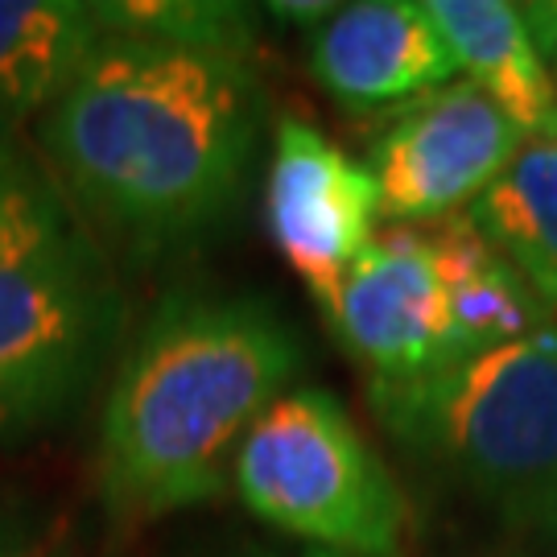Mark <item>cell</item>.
<instances>
[{
    "instance_id": "1",
    "label": "cell",
    "mask_w": 557,
    "mask_h": 557,
    "mask_svg": "<svg viewBox=\"0 0 557 557\" xmlns=\"http://www.w3.org/2000/svg\"><path fill=\"white\" fill-rule=\"evenodd\" d=\"M252 145L257 87L244 59L153 38L108 34L46 116V153L75 199L145 244L215 220Z\"/></svg>"
},
{
    "instance_id": "2",
    "label": "cell",
    "mask_w": 557,
    "mask_h": 557,
    "mask_svg": "<svg viewBox=\"0 0 557 557\" xmlns=\"http://www.w3.org/2000/svg\"><path fill=\"white\" fill-rule=\"evenodd\" d=\"M298 372V338L269 306L170 298L120 359L103 405V499L133 520L215 499Z\"/></svg>"
},
{
    "instance_id": "3",
    "label": "cell",
    "mask_w": 557,
    "mask_h": 557,
    "mask_svg": "<svg viewBox=\"0 0 557 557\" xmlns=\"http://www.w3.org/2000/svg\"><path fill=\"white\" fill-rule=\"evenodd\" d=\"M372 400L400 438L450 467L504 517L533 524L554 517L557 319Z\"/></svg>"
},
{
    "instance_id": "4",
    "label": "cell",
    "mask_w": 557,
    "mask_h": 557,
    "mask_svg": "<svg viewBox=\"0 0 557 557\" xmlns=\"http://www.w3.org/2000/svg\"><path fill=\"white\" fill-rule=\"evenodd\" d=\"M248 512L335 557H400L409 499L326 388L294 384L244 438L232 471Z\"/></svg>"
},
{
    "instance_id": "5",
    "label": "cell",
    "mask_w": 557,
    "mask_h": 557,
    "mask_svg": "<svg viewBox=\"0 0 557 557\" xmlns=\"http://www.w3.org/2000/svg\"><path fill=\"white\" fill-rule=\"evenodd\" d=\"M120 301L91 248H59L0 269V434L59 418L96 376Z\"/></svg>"
},
{
    "instance_id": "6",
    "label": "cell",
    "mask_w": 557,
    "mask_h": 557,
    "mask_svg": "<svg viewBox=\"0 0 557 557\" xmlns=\"http://www.w3.org/2000/svg\"><path fill=\"white\" fill-rule=\"evenodd\" d=\"M524 145L512 120L475 83H446L409 100L368 153L380 220L434 227L462 215Z\"/></svg>"
},
{
    "instance_id": "7",
    "label": "cell",
    "mask_w": 557,
    "mask_h": 557,
    "mask_svg": "<svg viewBox=\"0 0 557 557\" xmlns=\"http://www.w3.org/2000/svg\"><path fill=\"white\" fill-rule=\"evenodd\" d=\"M331 326L372 393L409 388L450 368L446 281L430 227H380L331 306Z\"/></svg>"
},
{
    "instance_id": "8",
    "label": "cell",
    "mask_w": 557,
    "mask_h": 557,
    "mask_svg": "<svg viewBox=\"0 0 557 557\" xmlns=\"http://www.w3.org/2000/svg\"><path fill=\"white\" fill-rule=\"evenodd\" d=\"M269 236L331 314L343 281L380 232V190L368 165L347 158L306 120L277 124L269 170Z\"/></svg>"
},
{
    "instance_id": "9",
    "label": "cell",
    "mask_w": 557,
    "mask_h": 557,
    "mask_svg": "<svg viewBox=\"0 0 557 557\" xmlns=\"http://www.w3.org/2000/svg\"><path fill=\"white\" fill-rule=\"evenodd\" d=\"M310 66L322 87L351 108L418 100L458 75L438 25L413 0L338 4L335 17L314 34Z\"/></svg>"
},
{
    "instance_id": "10",
    "label": "cell",
    "mask_w": 557,
    "mask_h": 557,
    "mask_svg": "<svg viewBox=\"0 0 557 557\" xmlns=\"http://www.w3.org/2000/svg\"><path fill=\"white\" fill-rule=\"evenodd\" d=\"M458 71L475 83L524 137H557V79L541 62L517 4L504 0H425Z\"/></svg>"
},
{
    "instance_id": "11",
    "label": "cell",
    "mask_w": 557,
    "mask_h": 557,
    "mask_svg": "<svg viewBox=\"0 0 557 557\" xmlns=\"http://www.w3.org/2000/svg\"><path fill=\"white\" fill-rule=\"evenodd\" d=\"M434 257L446 281V314H450V363L533 335L549 314L541 298L524 285L517 269L483 239L471 215H450L430 227Z\"/></svg>"
},
{
    "instance_id": "12",
    "label": "cell",
    "mask_w": 557,
    "mask_h": 557,
    "mask_svg": "<svg viewBox=\"0 0 557 557\" xmlns=\"http://www.w3.org/2000/svg\"><path fill=\"white\" fill-rule=\"evenodd\" d=\"M103 41L91 4L0 0V112L21 120L54 108Z\"/></svg>"
},
{
    "instance_id": "13",
    "label": "cell",
    "mask_w": 557,
    "mask_h": 557,
    "mask_svg": "<svg viewBox=\"0 0 557 557\" xmlns=\"http://www.w3.org/2000/svg\"><path fill=\"white\" fill-rule=\"evenodd\" d=\"M467 215L541 306L557 314V137H524L517 158Z\"/></svg>"
},
{
    "instance_id": "14",
    "label": "cell",
    "mask_w": 557,
    "mask_h": 557,
    "mask_svg": "<svg viewBox=\"0 0 557 557\" xmlns=\"http://www.w3.org/2000/svg\"><path fill=\"white\" fill-rule=\"evenodd\" d=\"M112 38H153L190 50H215L244 59L257 41V17L244 4L215 0H128V4H91Z\"/></svg>"
},
{
    "instance_id": "15",
    "label": "cell",
    "mask_w": 557,
    "mask_h": 557,
    "mask_svg": "<svg viewBox=\"0 0 557 557\" xmlns=\"http://www.w3.org/2000/svg\"><path fill=\"white\" fill-rule=\"evenodd\" d=\"M75 239L71 211L21 149L0 153V269Z\"/></svg>"
},
{
    "instance_id": "16",
    "label": "cell",
    "mask_w": 557,
    "mask_h": 557,
    "mask_svg": "<svg viewBox=\"0 0 557 557\" xmlns=\"http://www.w3.org/2000/svg\"><path fill=\"white\" fill-rule=\"evenodd\" d=\"M520 21L529 29V38L537 46L541 62L549 66V75L557 79V0H541V4H517Z\"/></svg>"
},
{
    "instance_id": "17",
    "label": "cell",
    "mask_w": 557,
    "mask_h": 557,
    "mask_svg": "<svg viewBox=\"0 0 557 557\" xmlns=\"http://www.w3.org/2000/svg\"><path fill=\"white\" fill-rule=\"evenodd\" d=\"M269 13L277 21H294V25H326V21L338 13V4H326V0H306V4H294V0H273Z\"/></svg>"
},
{
    "instance_id": "18",
    "label": "cell",
    "mask_w": 557,
    "mask_h": 557,
    "mask_svg": "<svg viewBox=\"0 0 557 557\" xmlns=\"http://www.w3.org/2000/svg\"><path fill=\"white\" fill-rule=\"evenodd\" d=\"M9 149H17V120L0 112V153H9Z\"/></svg>"
},
{
    "instance_id": "19",
    "label": "cell",
    "mask_w": 557,
    "mask_h": 557,
    "mask_svg": "<svg viewBox=\"0 0 557 557\" xmlns=\"http://www.w3.org/2000/svg\"><path fill=\"white\" fill-rule=\"evenodd\" d=\"M9 541H13V524H9V512H4V504H0V557L9 554Z\"/></svg>"
},
{
    "instance_id": "20",
    "label": "cell",
    "mask_w": 557,
    "mask_h": 557,
    "mask_svg": "<svg viewBox=\"0 0 557 557\" xmlns=\"http://www.w3.org/2000/svg\"><path fill=\"white\" fill-rule=\"evenodd\" d=\"M545 529H549V533H554V545H557V508H554V517L545 520Z\"/></svg>"
},
{
    "instance_id": "21",
    "label": "cell",
    "mask_w": 557,
    "mask_h": 557,
    "mask_svg": "<svg viewBox=\"0 0 557 557\" xmlns=\"http://www.w3.org/2000/svg\"><path fill=\"white\" fill-rule=\"evenodd\" d=\"M306 557H335V554H322V549H314V554H306Z\"/></svg>"
}]
</instances>
